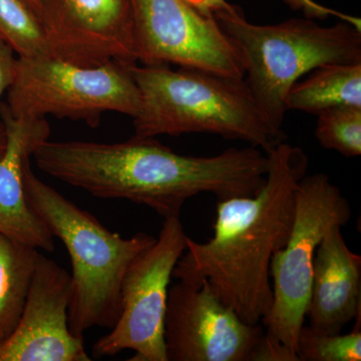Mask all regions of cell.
I'll list each match as a JSON object with an SVG mask.
<instances>
[{
  "label": "cell",
  "mask_w": 361,
  "mask_h": 361,
  "mask_svg": "<svg viewBox=\"0 0 361 361\" xmlns=\"http://www.w3.org/2000/svg\"><path fill=\"white\" fill-rule=\"evenodd\" d=\"M238 52L252 96L271 127L282 130L292 85L329 63H361V28L348 21L331 26L313 18L255 25L239 6L213 14Z\"/></svg>",
  "instance_id": "cell-5"
},
{
  "label": "cell",
  "mask_w": 361,
  "mask_h": 361,
  "mask_svg": "<svg viewBox=\"0 0 361 361\" xmlns=\"http://www.w3.org/2000/svg\"><path fill=\"white\" fill-rule=\"evenodd\" d=\"M32 157L42 172L66 184L97 198L149 207L164 219L180 218L186 201L199 194L215 195L218 201L255 195L269 165L255 147L185 156L155 137L137 135L116 144L47 140Z\"/></svg>",
  "instance_id": "cell-1"
},
{
  "label": "cell",
  "mask_w": 361,
  "mask_h": 361,
  "mask_svg": "<svg viewBox=\"0 0 361 361\" xmlns=\"http://www.w3.org/2000/svg\"><path fill=\"white\" fill-rule=\"evenodd\" d=\"M201 13L213 16L216 11H221L229 6L227 0H184Z\"/></svg>",
  "instance_id": "cell-23"
},
{
  "label": "cell",
  "mask_w": 361,
  "mask_h": 361,
  "mask_svg": "<svg viewBox=\"0 0 361 361\" xmlns=\"http://www.w3.org/2000/svg\"><path fill=\"white\" fill-rule=\"evenodd\" d=\"M0 39L18 58L51 56L39 18L23 0H0Z\"/></svg>",
  "instance_id": "cell-17"
},
{
  "label": "cell",
  "mask_w": 361,
  "mask_h": 361,
  "mask_svg": "<svg viewBox=\"0 0 361 361\" xmlns=\"http://www.w3.org/2000/svg\"><path fill=\"white\" fill-rule=\"evenodd\" d=\"M215 295L207 280L169 288L165 315L168 361H250L264 337Z\"/></svg>",
  "instance_id": "cell-10"
},
{
  "label": "cell",
  "mask_w": 361,
  "mask_h": 361,
  "mask_svg": "<svg viewBox=\"0 0 361 361\" xmlns=\"http://www.w3.org/2000/svg\"><path fill=\"white\" fill-rule=\"evenodd\" d=\"M6 147L0 158V232L39 250H54V236L26 201L23 165L49 140L45 118H16L0 106Z\"/></svg>",
  "instance_id": "cell-13"
},
{
  "label": "cell",
  "mask_w": 361,
  "mask_h": 361,
  "mask_svg": "<svg viewBox=\"0 0 361 361\" xmlns=\"http://www.w3.org/2000/svg\"><path fill=\"white\" fill-rule=\"evenodd\" d=\"M268 172L255 195L219 200L212 238L187 237L173 270L180 281L207 280L215 295L247 324H261L273 301L270 264L288 241L295 214L297 187L310 159L302 148L281 142L266 154Z\"/></svg>",
  "instance_id": "cell-2"
},
{
  "label": "cell",
  "mask_w": 361,
  "mask_h": 361,
  "mask_svg": "<svg viewBox=\"0 0 361 361\" xmlns=\"http://www.w3.org/2000/svg\"><path fill=\"white\" fill-rule=\"evenodd\" d=\"M135 61L244 78L241 59L210 14L184 0H130Z\"/></svg>",
  "instance_id": "cell-9"
},
{
  "label": "cell",
  "mask_w": 361,
  "mask_h": 361,
  "mask_svg": "<svg viewBox=\"0 0 361 361\" xmlns=\"http://www.w3.org/2000/svg\"><path fill=\"white\" fill-rule=\"evenodd\" d=\"M361 316L348 334H330L303 325L296 342L299 361H360Z\"/></svg>",
  "instance_id": "cell-19"
},
{
  "label": "cell",
  "mask_w": 361,
  "mask_h": 361,
  "mask_svg": "<svg viewBox=\"0 0 361 361\" xmlns=\"http://www.w3.org/2000/svg\"><path fill=\"white\" fill-rule=\"evenodd\" d=\"M350 218L348 201L329 176L319 173L300 180L290 236L271 260L273 301L261 322L269 341L295 355L310 304L315 252L330 228L343 227Z\"/></svg>",
  "instance_id": "cell-7"
},
{
  "label": "cell",
  "mask_w": 361,
  "mask_h": 361,
  "mask_svg": "<svg viewBox=\"0 0 361 361\" xmlns=\"http://www.w3.org/2000/svg\"><path fill=\"white\" fill-rule=\"evenodd\" d=\"M39 254V249L0 232V341L18 325Z\"/></svg>",
  "instance_id": "cell-16"
},
{
  "label": "cell",
  "mask_w": 361,
  "mask_h": 361,
  "mask_svg": "<svg viewBox=\"0 0 361 361\" xmlns=\"http://www.w3.org/2000/svg\"><path fill=\"white\" fill-rule=\"evenodd\" d=\"M51 56L73 65L137 63L130 0H39Z\"/></svg>",
  "instance_id": "cell-11"
},
{
  "label": "cell",
  "mask_w": 361,
  "mask_h": 361,
  "mask_svg": "<svg viewBox=\"0 0 361 361\" xmlns=\"http://www.w3.org/2000/svg\"><path fill=\"white\" fill-rule=\"evenodd\" d=\"M18 58L11 47L0 39V97L7 92L16 75ZM6 147V135L4 125L0 126V158Z\"/></svg>",
  "instance_id": "cell-20"
},
{
  "label": "cell",
  "mask_w": 361,
  "mask_h": 361,
  "mask_svg": "<svg viewBox=\"0 0 361 361\" xmlns=\"http://www.w3.org/2000/svg\"><path fill=\"white\" fill-rule=\"evenodd\" d=\"M23 189L33 212L70 254L71 334L84 337L94 327L113 329L122 310L121 289L126 273L155 244L156 237L137 233L123 238L111 232L92 214L42 182L32 172L30 158L23 165Z\"/></svg>",
  "instance_id": "cell-4"
},
{
  "label": "cell",
  "mask_w": 361,
  "mask_h": 361,
  "mask_svg": "<svg viewBox=\"0 0 361 361\" xmlns=\"http://www.w3.org/2000/svg\"><path fill=\"white\" fill-rule=\"evenodd\" d=\"M342 226L330 228L315 252L307 313L310 327L341 334L361 316V257L348 248Z\"/></svg>",
  "instance_id": "cell-14"
},
{
  "label": "cell",
  "mask_w": 361,
  "mask_h": 361,
  "mask_svg": "<svg viewBox=\"0 0 361 361\" xmlns=\"http://www.w3.org/2000/svg\"><path fill=\"white\" fill-rule=\"evenodd\" d=\"M315 137L322 148L346 158L361 155V108L336 106L317 115Z\"/></svg>",
  "instance_id": "cell-18"
},
{
  "label": "cell",
  "mask_w": 361,
  "mask_h": 361,
  "mask_svg": "<svg viewBox=\"0 0 361 361\" xmlns=\"http://www.w3.org/2000/svg\"><path fill=\"white\" fill-rule=\"evenodd\" d=\"M187 234L180 218L164 219L155 244L130 266L121 289L122 310L115 326L97 339L92 356L134 350L132 361H168L165 315L173 270L184 253Z\"/></svg>",
  "instance_id": "cell-8"
},
{
  "label": "cell",
  "mask_w": 361,
  "mask_h": 361,
  "mask_svg": "<svg viewBox=\"0 0 361 361\" xmlns=\"http://www.w3.org/2000/svg\"><path fill=\"white\" fill-rule=\"evenodd\" d=\"M23 1H25V4H27V6H30L37 16L39 9V0H23ZM37 18H39V16H37Z\"/></svg>",
  "instance_id": "cell-24"
},
{
  "label": "cell",
  "mask_w": 361,
  "mask_h": 361,
  "mask_svg": "<svg viewBox=\"0 0 361 361\" xmlns=\"http://www.w3.org/2000/svg\"><path fill=\"white\" fill-rule=\"evenodd\" d=\"M285 4H288L293 11H302L304 16L308 18H318V20H324L330 16H336L341 18L342 20L353 21V16H345V14L338 13L329 7L323 6L314 0H284Z\"/></svg>",
  "instance_id": "cell-22"
},
{
  "label": "cell",
  "mask_w": 361,
  "mask_h": 361,
  "mask_svg": "<svg viewBox=\"0 0 361 361\" xmlns=\"http://www.w3.org/2000/svg\"><path fill=\"white\" fill-rule=\"evenodd\" d=\"M250 361H299V358L282 344L269 341L264 334L252 353Z\"/></svg>",
  "instance_id": "cell-21"
},
{
  "label": "cell",
  "mask_w": 361,
  "mask_h": 361,
  "mask_svg": "<svg viewBox=\"0 0 361 361\" xmlns=\"http://www.w3.org/2000/svg\"><path fill=\"white\" fill-rule=\"evenodd\" d=\"M140 94L135 135L212 134L267 154L285 142L271 127L244 78L171 66L127 65Z\"/></svg>",
  "instance_id": "cell-3"
},
{
  "label": "cell",
  "mask_w": 361,
  "mask_h": 361,
  "mask_svg": "<svg viewBox=\"0 0 361 361\" xmlns=\"http://www.w3.org/2000/svg\"><path fill=\"white\" fill-rule=\"evenodd\" d=\"M336 106L361 108V63L319 66L292 85L286 97L287 111L317 116Z\"/></svg>",
  "instance_id": "cell-15"
},
{
  "label": "cell",
  "mask_w": 361,
  "mask_h": 361,
  "mask_svg": "<svg viewBox=\"0 0 361 361\" xmlns=\"http://www.w3.org/2000/svg\"><path fill=\"white\" fill-rule=\"evenodd\" d=\"M16 118L84 121L96 128L106 111L134 118L140 94L127 65H73L54 56L18 58L16 75L2 104Z\"/></svg>",
  "instance_id": "cell-6"
},
{
  "label": "cell",
  "mask_w": 361,
  "mask_h": 361,
  "mask_svg": "<svg viewBox=\"0 0 361 361\" xmlns=\"http://www.w3.org/2000/svg\"><path fill=\"white\" fill-rule=\"evenodd\" d=\"M71 277L39 254L20 320L0 341V361H90L84 337L71 334Z\"/></svg>",
  "instance_id": "cell-12"
}]
</instances>
